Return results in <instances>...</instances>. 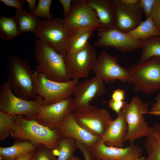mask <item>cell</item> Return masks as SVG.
<instances>
[{
    "label": "cell",
    "mask_w": 160,
    "mask_h": 160,
    "mask_svg": "<svg viewBox=\"0 0 160 160\" xmlns=\"http://www.w3.org/2000/svg\"><path fill=\"white\" fill-rule=\"evenodd\" d=\"M98 17L99 32L116 28L112 0H86Z\"/></svg>",
    "instance_id": "obj_20"
},
{
    "label": "cell",
    "mask_w": 160,
    "mask_h": 160,
    "mask_svg": "<svg viewBox=\"0 0 160 160\" xmlns=\"http://www.w3.org/2000/svg\"><path fill=\"white\" fill-rule=\"evenodd\" d=\"M73 114L77 123L94 135L102 137L112 120L105 109L95 106L87 111Z\"/></svg>",
    "instance_id": "obj_14"
},
{
    "label": "cell",
    "mask_w": 160,
    "mask_h": 160,
    "mask_svg": "<svg viewBox=\"0 0 160 160\" xmlns=\"http://www.w3.org/2000/svg\"><path fill=\"white\" fill-rule=\"evenodd\" d=\"M116 28L125 33L136 28L142 22L143 12L139 4L128 5L120 0H112Z\"/></svg>",
    "instance_id": "obj_17"
},
{
    "label": "cell",
    "mask_w": 160,
    "mask_h": 160,
    "mask_svg": "<svg viewBox=\"0 0 160 160\" xmlns=\"http://www.w3.org/2000/svg\"><path fill=\"white\" fill-rule=\"evenodd\" d=\"M128 82L135 92L152 94L160 90V57H152L146 61L129 66Z\"/></svg>",
    "instance_id": "obj_4"
},
{
    "label": "cell",
    "mask_w": 160,
    "mask_h": 160,
    "mask_svg": "<svg viewBox=\"0 0 160 160\" xmlns=\"http://www.w3.org/2000/svg\"><path fill=\"white\" fill-rule=\"evenodd\" d=\"M59 18H53L41 21L34 33L36 37L50 44L58 53L66 52L65 41L68 32Z\"/></svg>",
    "instance_id": "obj_12"
},
{
    "label": "cell",
    "mask_w": 160,
    "mask_h": 160,
    "mask_svg": "<svg viewBox=\"0 0 160 160\" xmlns=\"http://www.w3.org/2000/svg\"><path fill=\"white\" fill-rule=\"evenodd\" d=\"M52 0H39L37 6L33 13L36 16L40 17L44 19H51L53 16L50 12V8L52 4Z\"/></svg>",
    "instance_id": "obj_30"
},
{
    "label": "cell",
    "mask_w": 160,
    "mask_h": 160,
    "mask_svg": "<svg viewBox=\"0 0 160 160\" xmlns=\"http://www.w3.org/2000/svg\"><path fill=\"white\" fill-rule=\"evenodd\" d=\"M155 100V102L153 104L150 111L148 112V113L151 114L153 113L160 112V92L157 95Z\"/></svg>",
    "instance_id": "obj_39"
},
{
    "label": "cell",
    "mask_w": 160,
    "mask_h": 160,
    "mask_svg": "<svg viewBox=\"0 0 160 160\" xmlns=\"http://www.w3.org/2000/svg\"><path fill=\"white\" fill-rule=\"evenodd\" d=\"M120 1L124 4L133 5L137 4L139 0H120Z\"/></svg>",
    "instance_id": "obj_42"
},
{
    "label": "cell",
    "mask_w": 160,
    "mask_h": 160,
    "mask_svg": "<svg viewBox=\"0 0 160 160\" xmlns=\"http://www.w3.org/2000/svg\"><path fill=\"white\" fill-rule=\"evenodd\" d=\"M7 80L17 96L30 100L37 96L33 79V72L25 60L13 55L9 58L7 67Z\"/></svg>",
    "instance_id": "obj_2"
},
{
    "label": "cell",
    "mask_w": 160,
    "mask_h": 160,
    "mask_svg": "<svg viewBox=\"0 0 160 160\" xmlns=\"http://www.w3.org/2000/svg\"><path fill=\"white\" fill-rule=\"evenodd\" d=\"M13 18L17 24L20 34L25 32L35 33L41 21L39 17L23 8L15 9Z\"/></svg>",
    "instance_id": "obj_23"
},
{
    "label": "cell",
    "mask_w": 160,
    "mask_h": 160,
    "mask_svg": "<svg viewBox=\"0 0 160 160\" xmlns=\"http://www.w3.org/2000/svg\"><path fill=\"white\" fill-rule=\"evenodd\" d=\"M34 55L38 65L36 70L48 79L58 82L70 81L63 55L57 52L48 43L37 39Z\"/></svg>",
    "instance_id": "obj_3"
},
{
    "label": "cell",
    "mask_w": 160,
    "mask_h": 160,
    "mask_svg": "<svg viewBox=\"0 0 160 160\" xmlns=\"http://www.w3.org/2000/svg\"><path fill=\"white\" fill-rule=\"evenodd\" d=\"M61 138L69 137L84 144L89 149L101 137L91 134L80 126L75 120L73 112L68 114L56 129Z\"/></svg>",
    "instance_id": "obj_18"
},
{
    "label": "cell",
    "mask_w": 160,
    "mask_h": 160,
    "mask_svg": "<svg viewBox=\"0 0 160 160\" xmlns=\"http://www.w3.org/2000/svg\"><path fill=\"white\" fill-rule=\"evenodd\" d=\"M151 114L154 115L156 116H159L160 115V112L153 113H151Z\"/></svg>",
    "instance_id": "obj_45"
},
{
    "label": "cell",
    "mask_w": 160,
    "mask_h": 160,
    "mask_svg": "<svg viewBox=\"0 0 160 160\" xmlns=\"http://www.w3.org/2000/svg\"><path fill=\"white\" fill-rule=\"evenodd\" d=\"M145 41L138 62L143 63L153 57H160V37L152 36Z\"/></svg>",
    "instance_id": "obj_27"
},
{
    "label": "cell",
    "mask_w": 160,
    "mask_h": 160,
    "mask_svg": "<svg viewBox=\"0 0 160 160\" xmlns=\"http://www.w3.org/2000/svg\"><path fill=\"white\" fill-rule=\"evenodd\" d=\"M95 76L105 82H114L119 80L128 82L130 75L127 70L119 64L116 58L105 51L102 52L94 63L92 70Z\"/></svg>",
    "instance_id": "obj_11"
},
{
    "label": "cell",
    "mask_w": 160,
    "mask_h": 160,
    "mask_svg": "<svg viewBox=\"0 0 160 160\" xmlns=\"http://www.w3.org/2000/svg\"><path fill=\"white\" fill-rule=\"evenodd\" d=\"M65 30L73 31L92 28L97 30L99 21L95 11L86 0H74L68 15L62 20Z\"/></svg>",
    "instance_id": "obj_8"
},
{
    "label": "cell",
    "mask_w": 160,
    "mask_h": 160,
    "mask_svg": "<svg viewBox=\"0 0 160 160\" xmlns=\"http://www.w3.org/2000/svg\"><path fill=\"white\" fill-rule=\"evenodd\" d=\"M127 33L135 39L144 41L152 36L160 37V31L155 25L151 16Z\"/></svg>",
    "instance_id": "obj_25"
},
{
    "label": "cell",
    "mask_w": 160,
    "mask_h": 160,
    "mask_svg": "<svg viewBox=\"0 0 160 160\" xmlns=\"http://www.w3.org/2000/svg\"><path fill=\"white\" fill-rule=\"evenodd\" d=\"M92 158L105 160H133L142 156L143 151L137 145L131 144L125 148L109 147L101 138L89 149Z\"/></svg>",
    "instance_id": "obj_16"
},
{
    "label": "cell",
    "mask_w": 160,
    "mask_h": 160,
    "mask_svg": "<svg viewBox=\"0 0 160 160\" xmlns=\"http://www.w3.org/2000/svg\"><path fill=\"white\" fill-rule=\"evenodd\" d=\"M43 99L39 95L30 100L17 96L7 81L0 86V110L10 115L24 116L26 118L34 119L40 111Z\"/></svg>",
    "instance_id": "obj_5"
},
{
    "label": "cell",
    "mask_w": 160,
    "mask_h": 160,
    "mask_svg": "<svg viewBox=\"0 0 160 160\" xmlns=\"http://www.w3.org/2000/svg\"><path fill=\"white\" fill-rule=\"evenodd\" d=\"M33 79L36 92L43 98L42 105L54 103L71 97L79 80L71 79L66 82L49 80L35 70Z\"/></svg>",
    "instance_id": "obj_7"
},
{
    "label": "cell",
    "mask_w": 160,
    "mask_h": 160,
    "mask_svg": "<svg viewBox=\"0 0 160 160\" xmlns=\"http://www.w3.org/2000/svg\"><path fill=\"white\" fill-rule=\"evenodd\" d=\"M144 159L145 157L142 156L140 157L134 159L133 160H144Z\"/></svg>",
    "instance_id": "obj_44"
},
{
    "label": "cell",
    "mask_w": 160,
    "mask_h": 160,
    "mask_svg": "<svg viewBox=\"0 0 160 160\" xmlns=\"http://www.w3.org/2000/svg\"><path fill=\"white\" fill-rule=\"evenodd\" d=\"M128 130V125L122 110L115 119L110 121L101 138L107 146L123 148Z\"/></svg>",
    "instance_id": "obj_19"
},
{
    "label": "cell",
    "mask_w": 160,
    "mask_h": 160,
    "mask_svg": "<svg viewBox=\"0 0 160 160\" xmlns=\"http://www.w3.org/2000/svg\"><path fill=\"white\" fill-rule=\"evenodd\" d=\"M59 1L63 7L65 18L69 15L71 8L72 0H59Z\"/></svg>",
    "instance_id": "obj_38"
},
{
    "label": "cell",
    "mask_w": 160,
    "mask_h": 160,
    "mask_svg": "<svg viewBox=\"0 0 160 160\" xmlns=\"http://www.w3.org/2000/svg\"><path fill=\"white\" fill-rule=\"evenodd\" d=\"M73 110L72 98L70 97L54 103L41 105L34 119L43 125L55 129Z\"/></svg>",
    "instance_id": "obj_15"
},
{
    "label": "cell",
    "mask_w": 160,
    "mask_h": 160,
    "mask_svg": "<svg viewBox=\"0 0 160 160\" xmlns=\"http://www.w3.org/2000/svg\"><path fill=\"white\" fill-rule=\"evenodd\" d=\"M77 148L76 141L73 138H61L58 143V156L56 160H69Z\"/></svg>",
    "instance_id": "obj_28"
},
{
    "label": "cell",
    "mask_w": 160,
    "mask_h": 160,
    "mask_svg": "<svg viewBox=\"0 0 160 160\" xmlns=\"http://www.w3.org/2000/svg\"><path fill=\"white\" fill-rule=\"evenodd\" d=\"M69 160H81L80 158L78 157L75 156H73Z\"/></svg>",
    "instance_id": "obj_43"
},
{
    "label": "cell",
    "mask_w": 160,
    "mask_h": 160,
    "mask_svg": "<svg viewBox=\"0 0 160 160\" xmlns=\"http://www.w3.org/2000/svg\"><path fill=\"white\" fill-rule=\"evenodd\" d=\"M159 30L160 31V27H159Z\"/></svg>",
    "instance_id": "obj_47"
},
{
    "label": "cell",
    "mask_w": 160,
    "mask_h": 160,
    "mask_svg": "<svg viewBox=\"0 0 160 160\" xmlns=\"http://www.w3.org/2000/svg\"><path fill=\"white\" fill-rule=\"evenodd\" d=\"M126 102L122 101H115L111 100L108 104L113 110L118 114L124 107Z\"/></svg>",
    "instance_id": "obj_36"
},
{
    "label": "cell",
    "mask_w": 160,
    "mask_h": 160,
    "mask_svg": "<svg viewBox=\"0 0 160 160\" xmlns=\"http://www.w3.org/2000/svg\"><path fill=\"white\" fill-rule=\"evenodd\" d=\"M20 35L18 29L14 18L1 15L0 17V37L10 40Z\"/></svg>",
    "instance_id": "obj_26"
},
{
    "label": "cell",
    "mask_w": 160,
    "mask_h": 160,
    "mask_svg": "<svg viewBox=\"0 0 160 160\" xmlns=\"http://www.w3.org/2000/svg\"><path fill=\"white\" fill-rule=\"evenodd\" d=\"M156 0H139V4L144 12L146 19L151 16Z\"/></svg>",
    "instance_id": "obj_32"
},
{
    "label": "cell",
    "mask_w": 160,
    "mask_h": 160,
    "mask_svg": "<svg viewBox=\"0 0 160 160\" xmlns=\"http://www.w3.org/2000/svg\"><path fill=\"white\" fill-rule=\"evenodd\" d=\"M92 160H99V159H94L93 158Z\"/></svg>",
    "instance_id": "obj_46"
},
{
    "label": "cell",
    "mask_w": 160,
    "mask_h": 160,
    "mask_svg": "<svg viewBox=\"0 0 160 160\" xmlns=\"http://www.w3.org/2000/svg\"><path fill=\"white\" fill-rule=\"evenodd\" d=\"M148 104L137 96L133 97L130 103L126 102L122 110L128 130L125 141L133 144L137 139L148 135L149 127L143 114L148 113Z\"/></svg>",
    "instance_id": "obj_6"
},
{
    "label": "cell",
    "mask_w": 160,
    "mask_h": 160,
    "mask_svg": "<svg viewBox=\"0 0 160 160\" xmlns=\"http://www.w3.org/2000/svg\"><path fill=\"white\" fill-rule=\"evenodd\" d=\"M99 38L94 43L98 47H111L122 53L142 49L145 41L137 40L116 28L99 32Z\"/></svg>",
    "instance_id": "obj_13"
},
{
    "label": "cell",
    "mask_w": 160,
    "mask_h": 160,
    "mask_svg": "<svg viewBox=\"0 0 160 160\" xmlns=\"http://www.w3.org/2000/svg\"><path fill=\"white\" fill-rule=\"evenodd\" d=\"M144 146L148 155L144 160H160V124L149 127Z\"/></svg>",
    "instance_id": "obj_22"
},
{
    "label": "cell",
    "mask_w": 160,
    "mask_h": 160,
    "mask_svg": "<svg viewBox=\"0 0 160 160\" xmlns=\"http://www.w3.org/2000/svg\"><path fill=\"white\" fill-rule=\"evenodd\" d=\"M6 5L14 7L15 9L23 8L25 1L24 0H0Z\"/></svg>",
    "instance_id": "obj_35"
},
{
    "label": "cell",
    "mask_w": 160,
    "mask_h": 160,
    "mask_svg": "<svg viewBox=\"0 0 160 160\" xmlns=\"http://www.w3.org/2000/svg\"><path fill=\"white\" fill-rule=\"evenodd\" d=\"M15 122L11 135L16 138L26 140L36 146L43 145L48 148L57 150L61 138L56 129H51L38 123L34 119L23 115L14 116Z\"/></svg>",
    "instance_id": "obj_1"
},
{
    "label": "cell",
    "mask_w": 160,
    "mask_h": 160,
    "mask_svg": "<svg viewBox=\"0 0 160 160\" xmlns=\"http://www.w3.org/2000/svg\"><path fill=\"white\" fill-rule=\"evenodd\" d=\"M33 151L30 153L23 155L17 158L15 160H31Z\"/></svg>",
    "instance_id": "obj_41"
},
{
    "label": "cell",
    "mask_w": 160,
    "mask_h": 160,
    "mask_svg": "<svg viewBox=\"0 0 160 160\" xmlns=\"http://www.w3.org/2000/svg\"><path fill=\"white\" fill-rule=\"evenodd\" d=\"M78 148L82 152L85 160H92L93 158L89 148L84 143L76 141Z\"/></svg>",
    "instance_id": "obj_34"
},
{
    "label": "cell",
    "mask_w": 160,
    "mask_h": 160,
    "mask_svg": "<svg viewBox=\"0 0 160 160\" xmlns=\"http://www.w3.org/2000/svg\"><path fill=\"white\" fill-rule=\"evenodd\" d=\"M103 81L95 76L79 82L76 85L72 94L73 113L82 112L90 109L95 106L90 104L95 97L103 95L106 91Z\"/></svg>",
    "instance_id": "obj_10"
},
{
    "label": "cell",
    "mask_w": 160,
    "mask_h": 160,
    "mask_svg": "<svg viewBox=\"0 0 160 160\" xmlns=\"http://www.w3.org/2000/svg\"><path fill=\"white\" fill-rule=\"evenodd\" d=\"M52 150L43 145L37 146L31 160H56Z\"/></svg>",
    "instance_id": "obj_31"
},
{
    "label": "cell",
    "mask_w": 160,
    "mask_h": 160,
    "mask_svg": "<svg viewBox=\"0 0 160 160\" xmlns=\"http://www.w3.org/2000/svg\"><path fill=\"white\" fill-rule=\"evenodd\" d=\"M124 98V91L121 89H117L113 92L111 99L115 101H122Z\"/></svg>",
    "instance_id": "obj_37"
},
{
    "label": "cell",
    "mask_w": 160,
    "mask_h": 160,
    "mask_svg": "<svg viewBox=\"0 0 160 160\" xmlns=\"http://www.w3.org/2000/svg\"><path fill=\"white\" fill-rule=\"evenodd\" d=\"M151 16L155 25L159 30L160 27V0H156Z\"/></svg>",
    "instance_id": "obj_33"
},
{
    "label": "cell",
    "mask_w": 160,
    "mask_h": 160,
    "mask_svg": "<svg viewBox=\"0 0 160 160\" xmlns=\"http://www.w3.org/2000/svg\"><path fill=\"white\" fill-rule=\"evenodd\" d=\"M95 30L92 28L83 29L68 32L65 41L66 52L73 53L83 48Z\"/></svg>",
    "instance_id": "obj_21"
},
{
    "label": "cell",
    "mask_w": 160,
    "mask_h": 160,
    "mask_svg": "<svg viewBox=\"0 0 160 160\" xmlns=\"http://www.w3.org/2000/svg\"><path fill=\"white\" fill-rule=\"evenodd\" d=\"M28 5L29 9L30 10V13L33 14L36 8V0H26Z\"/></svg>",
    "instance_id": "obj_40"
},
{
    "label": "cell",
    "mask_w": 160,
    "mask_h": 160,
    "mask_svg": "<svg viewBox=\"0 0 160 160\" xmlns=\"http://www.w3.org/2000/svg\"><path fill=\"white\" fill-rule=\"evenodd\" d=\"M66 69L73 80L87 77L97 58L96 51L88 41L82 49L73 53L63 55Z\"/></svg>",
    "instance_id": "obj_9"
},
{
    "label": "cell",
    "mask_w": 160,
    "mask_h": 160,
    "mask_svg": "<svg viewBox=\"0 0 160 160\" xmlns=\"http://www.w3.org/2000/svg\"><path fill=\"white\" fill-rule=\"evenodd\" d=\"M15 122L14 116L6 113L0 110V140L10 135Z\"/></svg>",
    "instance_id": "obj_29"
},
{
    "label": "cell",
    "mask_w": 160,
    "mask_h": 160,
    "mask_svg": "<svg viewBox=\"0 0 160 160\" xmlns=\"http://www.w3.org/2000/svg\"><path fill=\"white\" fill-rule=\"evenodd\" d=\"M36 146L29 141L15 143L12 145L0 147V156L5 160H15L18 157L33 151Z\"/></svg>",
    "instance_id": "obj_24"
}]
</instances>
